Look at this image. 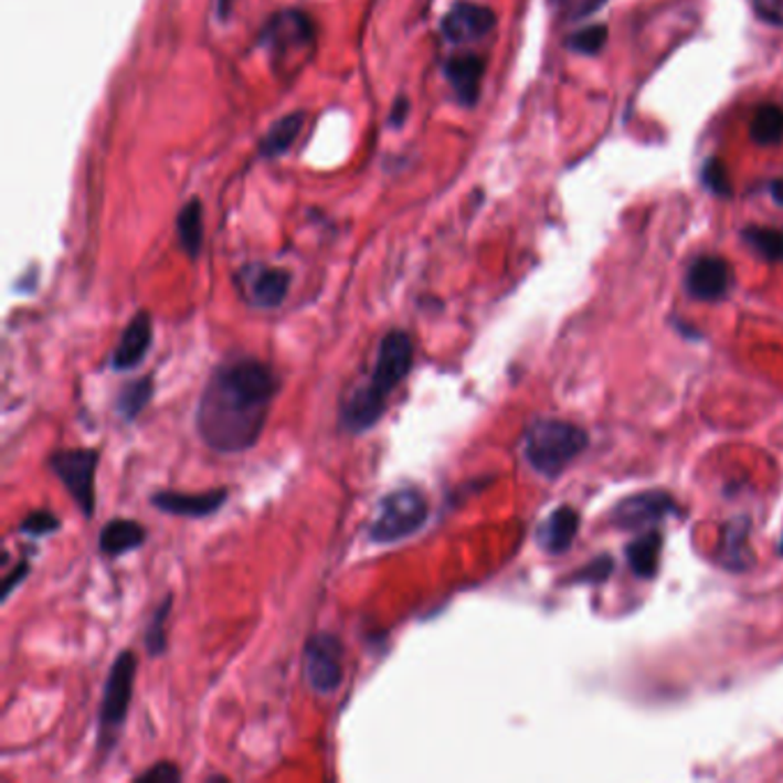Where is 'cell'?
Wrapping results in <instances>:
<instances>
[{"mask_svg": "<svg viewBox=\"0 0 783 783\" xmlns=\"http://www.w3.org/2000/svg\"><path fill=\"white\" fill-rule=\"evenodd\" d=\"M278 377L255 357L223 361L210 374L195 408V432L208 448L223 455L251 451L267 425Z\"/></svg>", "mask_w": 783, "mask_h": 783, "instance_id": "6da1fadb", "label": "cell"}, {"mask_svg": "<svg viewBox=\"0 0 783 783\" xmlns=\"http://www.w3.org/2000/svg\"><path fill=\"white\" fill-rule=\"evenodd\" d=\"M414 368V342L402 329L389 331L370 368L368 380L357 384L340 402L338 423L347 434L370 432L387 414L389 398L408 380Z\"/></svg>", "mask_w": 783, "mask_h": 783, "instance_id": "7a4b0ae2", "label": "cell"}, {"mask_svg": "<svg viewBox=\"0 0 783 783\" xmlns=\"http://www.w3.org/2000/svg\"><path fill=\"white\" fill-rule=\"evenodd\" d=\"M586 446V430L559 419H538L525 434V457L544 478L561 476Z\"/></svg>", "mask_w": 783, "mask_h": 783, "instance_id": "3957f363", "label": "cell"}, {"mask_svg": "<svg viewBox=\"0 0 783 783\" xmlns=\"http://www.w3.org/2000/svg\"><path fill=\"white\" fill-rule=\"evenodd\" d=\"M430 517L427 497L416 487H400L380 499L368 525L374 544H395L416 536Z\"/></svg>", "mask_w": 783, "mask_h": 783, "instance_id": "277c9868", "label": "cell"}, {"mask_svg": "<svg viewBox=\"0 0 783 783\" xmlns=\"http://www.w3.org/2000/svg\"><path fill=\"white\" fill-rule=\"evenodd\" d=\"M136 674H138L136 655L131 650H120L108 669L102 703H99L97 749L104 753L113 749V744L118 742V738L125 729L129 706L134 699Z\"/></svg>", "mask_w": 783, "mask_h": 783, "instance_id": "5b68a950", "label": "cell"}, {"mask_svg": "<svg viewBox=\"0 0 783 783\" xmlns=\"http://www.w3.org/2000/svg\"><path fill=\"white\" fill-rule=\"evenodd\" d=\"M49 467L53 476L65 485L72 501L78 506L85 519L95 517V478L99 467L97 448H65L55 451L49 457Z\"/></svg>", "mask_w": 783, "mask_h": 783, "instance_id": "8992f818", "label": "cell"}, {"mask_svg": "<svg viewBox=\"0 0 783 783\" xmlns=\"http://www.w3.org/2000/svg\"><path fill=\"white\" fill-rule=\"evenodd\" d=\"M345 646L331 632L310 634L304 646V678L306 685L322 696H331L345 680Z\"/></svg>", "mask_w": 783, "mask_h": 783, "instance_id": "52a82bcc", "label": "cell"}, {"mask_svg": "<svg viewBox=\"0 0 783 783\" xmlns=\"http://www.w3.org/2000/svg\"><path fill=\"white\" fill-rule=\"evenodd\" d=\"M263 44L272 57L283 65L306 55L315 44V25L308 14L299 10H285L274 14L260 33Z\"/></svg>", "mask_w": 783, "mask_h": 783, "instance_id": "ba28073f", "label": "cell"}, {"mask_svg": "<svg viewBox=\"0 0 783 783\" xmlns=\"http://www.w3.org/2000/svg\"><path fill=\"white\" fill-rule=\"evenodd\" d=\"M733 287V269L719 255L696 257L687 269V293L699 301H721Z\"/></svg>", "mask_w": 783, "mask_h": 783, "instance_id": "9c48e42d", "label": "cell"}, {"mask_svg": "<svg viewBox=\"0 0 783 783\" xmlns=\"http://www.w3.org/2000/svg\"><path fill=\"white\" fill-rule=\"evenodd\" d=\"M228 497H230V491L225 487H214L210 491H198V495H189V491L159 489L150 497V504L159 512H166V515L202 519V517L216 515L228 504Z\"/></svg>", "mask_w": 783, "mask_h": 783, "instance_id": "30bf717a", "label": "cell"}, {"mask_svg": "<svg viewBox=\"0 0 783 783\" xmlns=\"http://www.w3.org/2000/svg\"><path fill=\"white\" fill-rule=\"evenodd\" d=\"M152 338H155L152 315L148 310H138L125 327L118 345L113 347L108 366L115 372H129L138 368L150 352Z\"/></svg>", "mask_w": 783, "mask_h": 783, "instance_id": "8fae6325", "label": "cell"}, {"mask_svg": "<svg viewBox=\"0 0 783 783\" xmlns=\"http://www.w3.org/2000/svg\"><path fill=\"white\" fill-rule=\"evenodd\" d=\"M674 510L676 501L666 491H642V495H634L616 506L614 521L621 529L655 527Z\"/></svg>", "mask_w": 783, "mask_h": 783, "instance_id": "7c38bea8", "label": "cell"}, {"mask_svg": "<svg viewBox=\"0 0 783 783\" xmlns=\"http://www.w3.org/2000/svg\"><path fill=\"white\" fill-rule=\"evenodd\" d=\"M497 25V14L485 6L476 3H457L442 23L444 38L448 42L462 44V42H476L485 35L495 31Z\"/></svg>", "mask_w": 783, "mask_h": 783, "instance_id": "4fadbf2b", "label": "cell"}, {"mask_svg": "<svg viewBox=\"0 0 783 783\" xmlns=\"http://www.w3.org/2000/svg\"><path fill=\"white\" fill-rule=\"evenodd\" d=\"M289 283H293V274L281 267H253L244 276V287H246V299L263 310H274L278 308L287 293Z\"/></svg>", "mask_w": 783, "mask_h": 783, "instance_id": "5bb4252c", "label": "cell"}, {"mask_svg": "<svg viewBox=\"0 0 783 783\" xmlns=\"http://www.w3.org/2000/svg\"><path fill=\"white\" fill-rule=\"evenodd\" d=\"M446 78L453 85V91L464 106H474L480 93V83L485 74V61L480 55L464 53L455 55L446 63Z\"/></svg>", "mask_w": 783, "mask_h": 783, "instance_id": "9a60e30c", "label": "cell"}, {"mask_svg": "<svg viewBox=\"0 0 783 783\" xmlns=\"http://www.w3.org/2000/svg\"><path fill=\"white\" fill-rule=\"evenodd\" d=\"M145 538H148V531L140 527V521L127 519V517H115V519L106 521L104 529L99 531V552L104 557L118 559V557H125V554L140 549Z\"/></svg>", "mask_w": 783, "mask_h": 783, "instance_id": "2e32d148", "label": "cell"}, {"mask_svg": "<svg viewBox=\"0 0 783 783\" xmlns=\"http://www.w3.org/2000/svg\"><path fill=\"white\" fill-rule=\"evenodd\" d=\"M579 531V515L576 510H572L570 506L557 508L552 515H549L542 525L538 527L536 540L538 544L549 554H563L570 549V544L574 542Z\"/></svg>", "mask_w": 783, "mask_h": 783, "instance_id": "e0dca14e", "label": "cell"}, {"mask_svg": "<svg viewBox=\"0 0 783 783\" xmlns=\"http://www.w3.org/2000/svg\"><path fill=\"white\" fill-rule=\"evenodd\" d=\"M662 544L664 538L659 531H646L636 540L629 542L627 547V563L632 572L642 579H653L659 570V557H662Z\"/></svg>", "mask_w": 783, "mask_h": 783, "instance_id": "ac0fdd59", "label": "cell"}, {"mask_svg": "<svg viewBox=\"0 0 783 783\" xmlns=\"http://www.w3.org/2000/svg\"><path fill=\"white\" fill-rule=\"evenodd\" d=\"M152 395H155V377L152 374L138 377V380L127 382L118 391V398H115V412H118L123 421L134 423L142 414V410L148 408Z\"/></svg>", "mask_w": 783, "mask_h": 783, "instance_id": "d6986e66", "label": "cell"}, {"mask_svg": "<svg viewBox=\"0 0 783 783\" xmlns=\"http://www.w3.org/2000/svg\"><path fill=\"white\" fill-rule=\"evenodd\" d=\"M304 127V113H289L281 118L260 142V155L263 157H281L289 150Z\"/></svg>", "mask_w": 783, "mask_h": 783, "instance_id": "ffe728a7", "label": "cell"}, {"mask_svg": "<svg viewBox=\"0 0 783 783\" xmlns=\"http://www.w3.org/2000/svg\"><path fill=\"white\" fill-rule=\"evenodd\" d=\"M749 134L761 148H774L783 140V108L776 104L761 106L759 113L753 115Z\"/></svg>", "mask_w": 783, "mask_h": 783, "instance_id": "44dd1931", "label": "cell"}, {"mask_svg": "<svg viewBox=\"0 0 783 783\" xmlns=\"http://www.w3.org/2000/svg\"><path fill=\"white\" fill-rule=\"evenodd\" d=\"M170 612H172V595H166L152 612L148 625H145V650H148L150 657H161L168 650L166 627H168Z\"/></svg>", "mask_w": 783, "mask_h": 783, "instance_id": "7402d4cb", "label": "cell"}, {"mask_svg": "<svg viewBox=\"0 0 783 783\" xmlns=\"http://www.w3.org/2000/svg\"><path fill=\"white\" fill-rule=\"evenodd\" d=\"M178 237L187 255L195 257L202 246V208L200 202L193 198L191 202L182 208L178 216Z\"/></svg>", "mask_w": 783, "mask_h": 783, "instance_id": "603a6c76", "label": "cell"}, {"mask_svg": "<svg viewBox=\"0 0 783 783\" xmlns=\"http://www.w3.org/2000/svg\"><path fill=\"white\" fill-rule=\"evenodd\" d=\"M742 240L763 260H768V263H779V260H783V232L781 230L749 225L742 230Z\"/></svg>", "mask_w": 783, "mask_h": 783, "instance_id": "cb8c5ba5", "label": "cell"}, {"mask_svg": "<svg viewBox=\"0 0 783 783\" xmlns=\"http://www.w3.org/2000/svg\"><path fill=\"white\" fill-rule=\"evenodd\" d=\"M609 40V28L602 25V23H595V25H586L582 28V31L574 33L568 38V46L576 53H584V55H597L604 44Z\"/></svg>", "mask_w": 783, "mask_h": 783, "instance_id": "d4e9b609", "label": "cell"}, {"mask_svg": "<svg viewBox=\"0 0 783 783\" xmlns=\"http://www.w3.org/2000/svg\"><path fill=\"white\" fill-rule=\"evenodd\" d=\"M747 536H749V527L744 525H731L729 527V536H727V544H723V565L729 568H744L747 559L744 552H749L747 544Z\"/></svg>", "mask_w": 783, "mask_h": 783, "instance_id": "484cf974", "label": "cell"}, {"mask_svg": "<svg viewBox=\"0 0 783 783\" xmlns=\"http://www.w3.org/2000/svg\"><path fill=\"white\" fill-rule=\"evenodd\" d=\"M61 529V519H57L51 510H35L31 515H25L19 525V533L28 538H44Z\"/></svg>", "mask_w": 783, "mask_h": 783, "instance_id": "4316f807", "label": "cell"}, {"mask_svg": "<svg viewBox=\"0 0 783 783\" xmlns=\"http://www.w3.org/2000/svg\"><path fill=\"white\" fill-rule=\"evenodd\" d=\"M703 184L706 189H710L712 193L717 195H731V178H729V170L727 166H723L721 159L712 157L703 163Z\"/></svg>", "mask_w": 783, "mask_h": 783, "instance_id": "83f0119b", "label": "cell"}, {"mask_svg": "<svg viewBox=\"0 0 783 783\" xmlns=\"http://www.w3.org/2000/svg\"><path fill=\"white\" fill-rule=\"evenodd\" d=\"M180 779H182L180 768L170 761H159L150 770L136 774V781H145V783H178Z\"/></svg>", "mask_w": 783, "mask_h": 783, "instance_id": "f1b7e54d", "label": "cell"}, {"mask_svg": "<svg viewBox=\"0 0 783 783\" xmlns=\"http://www.w3.org/2000/svg\"><path fill=\"white\" fill-rule=\"evenodd\" d=\"M561 8H563V14L568 19H584L593 12H597L606 0H559Z\"/></svg>", "mask_w": 783, "mask_h": 783, "instance_id": "f546056e", "label": "cell"}, {"mask_svg": "<svg viewBox=\"0 0 783 783\" xmlns=\"http://www.w3.org/2000/svg\"><path fill=\"white\" fill-rule=\"evenodd\" d=\"M751 6L765 23L783 25V0H751Z\"/></svg>", "mask_w": 783, "mask_h": 783, "instance_id": "4dcf8cb0", "label": "cell"}, {"mask_svg": "<svg viewBox=\"0 0 783 783\" xmlns=\"http://www.w3.org/2000/svg\"><path fill=\"white\" fill-rule=\"evenodd\" d=\"M614 570V561L609 557L595 559L589 563V568H584L582 572H576V579H584V582H604V579L612 574Z\"/></svg>", "mask_w": 783, "mask_h": 783, "instance_id": "1f68e13d", "label": "cell"}, {"mask_svg": "<svg viewBox=\"0 0 783 783\" xmlns=\"http://www.w3.org/2000/svg\"><path fill=\"white\" fill-rule=\"evenodd\" d=\"M28 574H31V565H28V561H19V563L14 565V570L3 579V593H0V600L8 602L10 595L23 584V579H25Z\"/></svg>", "mask_w": 783, "mask_h": 783, "instance_id": "d6a6232c", "label": "cell"}, {"mask_svg": "<svg viewBox=\"0 0 783 783\" xmlns=\"http://www.w3.org/2000/svg\"><path fill=\"white\" fill-rule=\"evenodd\" d=\"M408 108H410V104H408V99H404V97H400L398 102H395V106H393V118H391V125H402V120L404 118H408Z\"/></svg>", "mask_w": 783, "mask_h": 783, "instance_id": "836d02e7", "label": "cell"}, {"mask_svg": "<svg viewBox=\"0 0 783 783\" xmlns=\"http://www.w3.org/2000/svg\"><path fill=\"white\" fill-rule=\"evenodd\" d=\"M770 193H772L776 205L783 208V180H774V182L770 184Z\"/></svg>", "mask_w": 783, "mask_h": 783, "instance_id": "e575fe53", "label": "cell"}, {"mask_svg": "<svg viewBox=\"0 0 783 783\" xmlns=\"http://www.w3.org/2000/svg\"><path fill=\"white\" fill-rule=\"evenodd\" d=\"M779 552L783 554V538H781V542H779Z\"/></svg>", "mask_w": 783, "mask_h": 783, "instance_id": "d590c367", "label": "cell"}]
</instances>
